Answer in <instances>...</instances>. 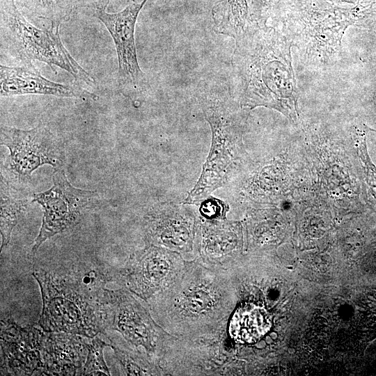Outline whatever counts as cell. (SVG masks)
<instances>
[{"label":"cell","mask_w":376,"mask_h":376,"mask_svg":"<svg viewBox=\"0 0 376 376\" xmlns=\"http://www.w3.org/2000/svg\"><path fill=\"white\" fill-rule=\"evenodd\" d=\"M292 44L282 31L260 19L248 21L235 40L232 56L240 105L274 109L294 124L299 120L298 90L291 56Z\"/></svg>","instance_id":"obj_1"},{"label":"cell","mask_w":376,"mask_h":376,"mask_svg":"<svg viewBox=\"0 0 376 376\" xmlns=\"http://www.w3.org/2000/svg\"><path fill=\"white\" fill-rule=\"evenodd\" d=\"M236 290L226 270L198 259L187 260L181 275L148 302L155 320L175 337L204 334L227 322L235 307Z\"/></svg>","instance_id":"obj_2"},{"label":"cell","mask_w":376,"mask_h":376,"mask_svg":"<svg viewBox=\"0 0 376 376\" xmlns=\"http://www.w3.org/2000/svg\"><path fill=\"white\" fill-rule=\"evenodd\" d=\"M281 31L307 68L324 69L338 58L345 30L355 23L352 9L327 0H286Z\"/></svg>","instance_id":"obj_3"},{"label":"cell","mask_w":376,"mask_h":376,"mask_svg":"<svg viewBox=\"0 0 376 376\" xmlns=\"http://www.w3.org/2000/svg\"><path fill=\"white\" fill-rule=\"evenodd\" d=\"M201 102L211 128L212 143L200 177L182 203L185 205H198L230 179L241 158L242 130L249 111L229 97L214 94L205 95Z\"/></svg>","instance_id":"obj_4"},{"label":"cell","mask_w":376,"mask_h":376,"mask_svg":"<svg viewBox=\"0 0 376 376\" xmlns=\"http://www.w3.org/2000/svg\"><path fill=\"white\" fill-rule=\"evenodd\" d=\"M1 50L21 64L39 61L56 73L55 66L66 71L77 81L89 86L95 78L83 68L67 50L60 37V26L51 24L40 29L31 24L18 9L15 0H0Z\"/></svg>","instance_id":"obj_5"},{"label":"cell","mask_w":376,"mask_h":376,"mask_svg":"<svg viewBox=\"0 0 376 376\" xmlns=\"http://www.w3.org/2000/svg\"><path fill=\"white\" fill-rule=\"evenodd\" d=\"M32 276L41 292L42 309L38 324L44 332L88 338L106 334L102 304L88 297L70 275L58 276L35 269Z\"/></svg>","instance_id":"obj_6"},{"label":"cell","mask_w":376,"mask_h":376,"mask_svg":"<svg viewBox=\"0 0 376 376\" xmlns=\"http://www.w3.org/2000/svg\"><path fill=\"white\" fill-rule=\"evenodd\" d=\"M1 144L8 150L1 161V178L17 189L28 191L33 172L43 165L64 168L63 139L42 124L29 130L1 126Z\"/></svg>","instance_id":"obj_7"},{"label":"cell","mask_w":376,"mask_h":376,"mask_svg":"<svg viewBox=\"0 0 376 376\" xmlns=\"http://www.w3.org/2000/svg\"><path fill=\"white\" fill-rule=\"evenodd\" d=\"M139 298L124 288L114 290L105 288L100 300L105 330L116 331L132 346L141 347L159 365L171 335L155 320Z\"/></svg>","instance_id":"obj_8"},{"label":"cell","mask_w":376,"mask_h":376,"mask_svg":"<svg viewBox=\"0 0 376 376\" xmlns=\"http://www.w3.org/2000/svg\"><path fill=\"white\" fill-rule=\"evenodd\" d=\"M186 262L176 251L146 245L132 252L112 278L123 288L148 302L181 275Z\"/></svg>","instance_id":"obj_9"},{"label":"cell","mask_w":376,"mask_h":376,"mask_svg":"<svg viewBox=\"0 0 376 376\" xmlns=\"http://www.w3.org/2000/svg\"><path fill=\"white\" fill-rule=\"evenodd\" d=\"M52 186L32 195V203L43 210L42 224L32 246L36 253L47 240L76 226L84 214L93 207L99 196L95 191L84 190L72 185L64 168L54 169Z\"/></svg>","instance_id":"obj_10"},{"label":"cell","mask_w":376,"mask_h":376,"mask_svg":"<svg viewBox=\"0 0 376 376\" xmlns=\"http://www.w3.org/2000/svg\"><path fill=\"white\" fill-rule=\"evenodd\" d=\"M147 1L132 3L114 13H107L106 9L95 10L94 15L105 26L113 40L118 65V89L127 97L141 94L148 86L138 62L134 37L137 17Z\"/></svg>","instance_id":"obj_11"},{"label":"cell","mask_w":376,"mask_h":376,"mask_svg":"<svg viewBox=\"0 0 376 376\" xmlns=\"http://www.w3.org/2000/svg\"><path fill=\"white\" fill-rule=\"evenodd\" d=\"M198 217L185 205L164 202L152 206L142 221L146 245L162 246L180 253L186 260L195 258Z\"/></svg>","instance_id":"obj_12"},{"label":"cell","mask_w":376,"mask_h":376,"mask_svg":"<svg viewBox=\"0 0 376 376\" xmlns=\"http://www.w3.org/2000/svg\"><path fill=\"white\" fill-rule=\"evenodd\" d=\"M1 322V370L15 375H42L44 333L35 327H20L8 319Z\"/></svg>","instance_id":"obj_13"},{"label":"cell","mask_w":376,"mask_h":376,"mask_svg":"<svg viewBox=\"0 0 376 376\" xmlns=\"http://www.w3.org/2000/svg\"><path fill=\"white\" fill-rule=\"evenodd\" d=\"M242 244L240 222L228 219H198L194 246L195 258L205 265L225 270L235 261Z\"/></svg>","instance_id":"obj_14"},{"label":"cell","mask_w":376,"mask_h":376,"mask_svg":"<svg viewBox=\"0 0 376 376\" xmlns=\"http://www.w3.org/2000/svg\"><path fill=\"white\" fill-rule=\"evenodd\" d=\"M0 93L3 97L28 94L95 100L98 96L80 86L51 81L32 63L0 65Z\"/></svg>","instance_id":"obj_15"},{"label":"cell","mask_w":376,"mask_h":376,"mask_svg":"<svg viewBox=\"0 0 376 376\" xmlns=\"http://www.w3.org/2000/svg\"><path fill=\"white\" fill-rule=\"evenodd\" d=\"M42 341L45 375H79L88 354V344L76 334L45 332Z\"/></svg>","instance_id":"obj_16"},{"label":"cell","mask_w":376,"mask_h":376,"mask_svg":"<svg viewBox=\"0 0 376 376\" xmlns=\"http://www.w3.org/2000/svg\"><path fill=\"white\" fill-rule=\"evenodd\" d=\"M235 308L224 327L226 345L231 352L234 344H252L269 331L272 318L264 307L244 302Z\"/></svg>","instance_id":"obj_17"},{"label":"cell","mask_w":376,"mask_h":376,"mask_svg":"<svg viewBox=\"0 0 376 376\" xmlns=\"http://www.w3.org/2000/svg\"><path fill=\"white\" fill-rule=\"evenodd\" d=\"M29 191L17 189L1 178V250L7 246L13 229L32 202Z\"/></svg>","instance_id":"obj_18"},{"label":"cell","mask_w":376,"mask_h":376,"mask_svg":"<svg viewBox=\"0 0 376 376\" xmlns=\"http://www.w3.org/2000/svg\"><path fill=\"white\" fill-rule=\"evenodd\" d=\"M215 31L236 40L248 22L246 0H220L212 8Z\"/></svg>","instance_id":"obj_19"},{"label":"cell","mask_w":376,"mask_h":376,"mask_svg":"<svg viewBox=\"0 0 376 376\" xmlns=\"http://www.w3.org/2000/svg\"><path fill=\"white\" fill-rule=\"evenodd\" d=\"M109 346L127 375H164L159 365L146 352L132 346L125 340L110 338Z\"/></svg>","instance_id":"obj_20"},{"label":"cell","mask_w":376,"mask_h":376,"mask_svg":"<svg viewBox=\"0 0 376 376\" xmlns=\"http://www.w3.org/2000/svg\"><path fill=\"white\" fill-rule=\"evenodd\" d=\"M351 136L362 170L366 198L368 203L376 207V166L371 162L367 151L366 127L361 124L354 125Z\"/></svg>","instance_id":"obj_21"},{"label":"cell","mask_w":376,"mask_h":376,"mask_svg":"<svg viewBox=\"0 0 376 376\" xmlns=\"http://www.w3.org/2000/svg\"><path fill=\"white\" fill-rule=\"evenodd\" d=\"M31 15L60 26L75 9L72 0H18Z\"/></svg>","instance_id":"obj_22"},{"label":"cell","mask_w":376,"mask_h":376,"mask_svg":"<svg viewBox=\"0 0 376 376\" xmlns=\"http://www.w3.org/2000/svg\"><path fill=\"white\" fill-rule=\"evenodd\" d=\"M70 276L88 297L100 303L105 285L111 280L98 267H83Z\"/></svg>","instance_id":"obj_23"},{"label":"cell","mask_w":376,"mask_h":376,"mask_svg":"<svg viewBox=\"0 0 376 376\" xmlns=\"http://www.w3.org/2000/svg\"><path fill=\"white\" fill-rule=\"evenodd\" d=\"M109 344L97 337H94L88 344V354L81 368V375H110L109 370L104 359V349Z\"/></svg>","instance_id":"obj_24"},{"label":"cell","mask_w":376,"mask_h":376,"mask_svg":"<svg viewBox=\"0 0 376 376\" xmlns=\"http://www.w3.org/2000/svg\"><path fill=\"white\" fill-rule=\"evenodd\" d=\"M198 205V219L204 220L227 219L229 206L221 199L210 195L201 201Z\"/></svg>","instance_id":"obj_25"},{"label":"cell","mask_w":376,"mask_h":376,"mask_svg":"<svg viewBox=\"0 0 376 376\" xmlns=\"http://www.w3.org/2000/svg\"><path fill=\"white\" fill-rule=\"evenodd\" d=\"M109 1L110 0H72L75 9L85 8L95 10L106 9Z\"/></svg>","instance_id":"obj_26"}]
</instances>
